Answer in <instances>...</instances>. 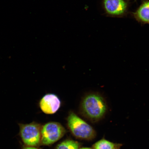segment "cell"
Listing matches in <instances>:
<instances>
[{
    "instance_id": "cell-1",
    "label": "cell",
    "mask_w": 149,
    "mask_h": 149,
    "mask_svg": "<svg viewBox=\"0 0 149 149\" xmlns=\"http://www.w3.org/2000/svg\"><path fill=\"white\" fill-rule=\"evenodd\" d=\"M107 102L103 96L97 93L87 94L82 100L81 114L93 123L99 122L105 117L108 111Z\"/></svg>"
},
{
    "instance_id": "cell-2",
    "label": "cell",
    "mask_w": 149,
    "mask_h": 149,
    "mask_svg": "<svg viewBox=\"0 0 149 149\" xmlns=\"http://www.w3.org/2000/svg\"><path fill=\"white\" fill-rule=\"evenodd\" d=\"M67 121L69 129L76 138L88 141L95 138V130L74 112H70Z\"/></svg>"
},
{
    "instance_id": "cell-3",
    "label": "cell",
    "mask_w": 149,
    "mask_h": 149,
    "mask_svg": "<svg viewBox=\"0 0 149 149\" xmlns=\"http://www.w3.org/2000/svg\"><path fill=\"white\" fill-rule=\"evenodd\" d=\"M19 125L20 137L26 146L36 147L40 145L42 126L40 124L33 122Z\"/></svg>"
},
{
    "instance_id": "cell-4",
    "label": "cell",
    "mask_w": 149,
    "mask_h": 149,
    "mask_svg": "<svg viewBox=\"0 0 149 149\" xmlns=\"http://www.w3.org/2000/svg\"><path fill=\"white\" fill-rule=\"evenodd\" d=\"M66 130L59 123L50 122L42 126L40 145L49 146L61 139Z\"/></svg>"
},
{
    "instance_id": "cell-5",
    "label": "cell",
    "mask_w": 149,
    "mask_h": 149,
    "mask_svg": "<svg viewBox=\"0 0 149 149\" xmlns=\"http://www.w3.org/2000/svg\"><path fill=\"white\" fill-rule=\"evenodd\" d=\"M60 99L54 94H47L43 97L39 106L43 112L47 114H53L58 110L61 106Z\"/></svg>"
},
{
    "instance_id": "cell-6",
    "label": "cell",
    "mask_w": 149,
    "mask_h": 149,
    "mask_svg": "<svg viewBox=\"0 0 149 149\" xmlns=\"http://www.w3.org/2000/svg\"><path fill=\"white\" fill-rule=\"evenodd\" d=\"M103 5L108 14L113 16H121L127 11L128 3L125 0H103Z\"/></svg>"
},
{
    "instance_id": "cell-7",
    "label": "cell",
    "mask_w": 149,
    "mask_h": 149,
    "mask_svg": "<svg viewBox=\"0 0 149 149\" xmlns=\"http://www.w3.org/2000/svg\"><path fill=\"white\" fill-rule=\"evenodd\" d=\"M133 15L138 21L149 24V1L144 2Z\"/></svg>"
},
{
    "instance_id": "cell-8",
    "label": "cell",
    "mask_w": 149,
    "mask_h": 149,
    "mask_svg": "<svg viewBox=\"0 0 149 149\" xmlns=\"http://www.w3.org/2000/svg\"><path fill=\"white\" fill-rule=\"evenodd\" d=\"M122 145L102 139L93 144L92 147L94 149H120Z\"/></svg>"
},
{
    "instance_id": "cell-9",
    "label": "cell",
    "mask_w": 149,
    "mask_h": 149,
    "mask_svg": "<svg viewBox=\"0 0 149 149\" xmlns=\"http://www.w3.org/2000/svg\"><path fill=\"white\" fill-rule=\"evenodd\" d=\"M81 145L77 141L66 139L58 144L55 149H79Z\"/></svg>"
},
{
    "instance_id": "cell-10",
    "label": "cell",
    "mask_w": 149,
    "mask_h": 149,
    "mask_svg": "<svg viewBox=\"0 0 149 149\" xmlns=\"http://www.w3.org/2000/svg\"><path fill=\"white\" fill-rule=\"evenodd\" d=\"M22 149H41L36 148V147L25 146L23 147Z\"/></svg>"
},
{
    "instance_id": "cell-11",
    "label": "cell",
    "mask_w": 149,
    "mask_h": 149,
    "mask_svg": "<svg viewBox=\"0 0 149 149\" xmlns=\"http://www.w3.org/2000/svg\"><path fill=\"white\" fill-rule=\"evenodd\" d=\"M79 149H94L93 148H80Z\"/></svg>"
}]
</instances>
